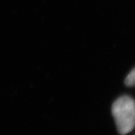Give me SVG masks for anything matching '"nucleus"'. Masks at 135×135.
I'll return each mask as SVG.
<instances>
[{"instance_id":"1","label":"nucleus","mask_w":135,"mask_h":135,"mask_svg":"<svg viewBox=\"0 0 135 135\" xmlns=\"http://www.w3.org/2000/svg\"><path fill=\"white\" fill-rule=\"evenodd\" d=\"M118 132L122 135L129 133L135 126V101L129 96L116 100L112 107Z\"/></svg>"},{"instance_id":"2","label":"nucleus","mask_w":135,"mask_h":135,"mask_svg":"<svg viewBox=\"0 0 135 135\" xmlns=\"http://www.w3.org/2000/svg\"><path fill=\"white\" fill-rule=\"evenodd\" d=\"M125 84L128 86H135V68L130 71L126 78Z\"/></svg>"}]
</instances>
